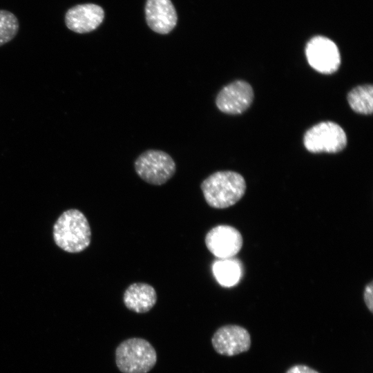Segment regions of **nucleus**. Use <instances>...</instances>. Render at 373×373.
Returning a JSON list of instances; mask_svg holds the SVG:
<instances>
[{
  "label": "nucleus",
  "instance_id": "nucleus-1",
  "mask_svg": "<svg viewBox=\"0 0 373 373\" xmlns=\"http://www.w3.org/2000/svg\"><path fill=\"white\" fill-rule=\"evenodd\" d=\"M206 202L215 209L234 205L244 195L247 186L244 178L232 171L215 172L200 185Z\"/></svg>",
  "mask_w": 373,
  "mask_h": 373
},
{
  "label": "nucleus",
  "instance_id": "nucleus-2",
  "mask_svg": "<svg viewBox=\"0 0 373 373\" xmlns=\"http://www.w3.org/2000/svg\"><path fill=\"white\" fill-rule=\"evenodd\" d=\"M53 238L65 251L79 253L85 250L91 240V229L86 217L76 209L65 211L55 222Z\"/></svg>",
  "mask_w": 373,
  "mask_h": 373
},
{
  "label": "nucleus",
  "instance_id": "nucleus-3",
  "mask_svg": "<svg viewBox=\"0 0 373 373\" xmlns=\"http://www.w3.org/2000/svg\"><path fill=\"white\" fill-rule=\"evenodd\" d=\"M156 362L154 347L144 338L126 339L115 350V363L122 373H148Z\"/></svg>",
  "mask_w": 373,
  "mask_h": 373
},
{
  "label": "nucleus",
  "instance_id": "nucleus-4",
  "mask_svg": "<svg viewBox=\"0 0 373 373\" xmlns=\"http://www.w3.org/2000/svg\"><path fill=\"white\" fill-rule=\"evenodd\" d=\"M175 169L171 156L160 150H147L135 162V170L139 177L153 185L165 184L174 175Z\"/></svg>",
  "mask_w": 373,
  "mask_h": 373
},
{
  "label": "nucleus",
  "instance_id": "nucleus-5",
  "mask_svg": "<svg viewBox=\"0 0 373 373\" xmlns=\"http://www.w3.org/2000/svg\"><path fill=\"white\" fill-rule=\"evenodd\" d=\"M303 144L312 153H337L347 144L344 130L333 122H322L308 129L303 137Z\"/></svg>",
  "mask_w": 373,
  "mask_h": 373
},
{
  "label": "nucleus",
  "instance_id": "nucleus-6",
  "mask_svg": "<svg viewBox=\"0 0 373 373\" xmlns=\"http://www.w3.org/2000/svg\"><path fill=\"white\" fill-rule=\"evenodd\" d=\"M305 55L309 64L323 74L336 72L341 64V55L336 44L323 36H316L307 44Z\"/></svg>",
  "mask_w": 373,
  "mask_h": 373
},
{
  "label": "nucleus",
  "instance_id": "nucleus-7",
  "mask_svg": "<svg viewBox=\"0 0 373 373\" xmlns=\"http://www.w3.org/2000/svg\"><path fill=\"white\" fill-rule=\"evenodd\" d=\"M215 351L221 355L233 356L247 352L251 345L249 332L238 325L219 327L211 338Z\"/></svg>",
  "mask_w": 373,
  "mask_h": 373
},
{
  "label": "nucleus",
  "instance_id": "nucleus-8",
  "mask_svg": "<svg viewBox=\"0 0 373 373\" xmlns=\"http://www.w3.org/2000/svg\"><path fill=\"white\" fill-rule=\"evenodd\" d=\"M204 241L209 251L219 259L233 257L240 251L243 243L240 231L226 224L212 228L207 233Z\"/></svg>",
  "mask_w": 373,
  "mask_h": 373
},
{
  "label": "nucleus",
  "instance_id": "nucleus-9",
  "mask_svg": "<svg viewBox=\"0 0 373 373\" xmlns=\"http://www.w3.org/2000/svg\"><path fill=\"white\" fill-rule=\"evenodd\" d=\"M254 99L251 85L243 80H236L224 86L218 93L216 104L222 113L237 115L247 110Z\"/></svg>",
  "mask_w": 373,
  "mask_h": 373
},
{
  "label": "nucleus",
  "instance_id": "nucleus-10",
  "mask_svg": "<svg viewBox=\"0 0 373 373\" xmlns=\"http://www.w3.org/2000/svg\"><path fill=\"white\" fill-rule=\"evenodd\" d=\"M104 9L99 5L88 3L77 4L67 10L64 23L70 30L85 34L97 29L103 22Z\"/></svg>",
  "mask_w": 373,
  "mask_h": 373
},
{
  "label": "nucleus",
  "instance_id": "nucleus-11",
  "mask_svg": "<svg viewBox=\"0 0 373 373\" xmlns=\"http://www.w3.org/2000/svg\"><path fill=\"white\" fill-rule=\"evenodd\" d=\"M145 15L149 28L162 35L169 33L178 21L176 11L171 0H147Z\"/></svg>",
  "mask_w": 373,
  "mask_h": 373
},
{
  "label": "nucleus",
  "instance_id": "nucleus-12",
  "mask_svg": "<svg viewBox=\"0 0 373 373\" xmlns=\"http://www.w3.org/2000/svg\"><path fill=\"white\" fill-rule=\"evenodd\" d=\"M157 299L154 287L144 283L130 285L123 295V302L126 307L137 314L150 311L155 305Z\"/></svg>",
  "mask_w": 373,
  "mask_h": 373
},
{
  "label": "nucleus",
  "instance_id": "nucleus-13",
  "mask_svg": "<svg viewBox=\"0 0 373 373\" xmlns=\"http://www.w3.org/2000/svg\"><path fill=\"white\" fill-rule=\"evenodd\" d=\"M213 273L220 285L224 287L235 285L241 276V267L236 259H219L213 265Z\"/></svg>",
  "mask_w": 373,
  "mask_h": 373
},
{
  "label": "nucleus",
  "instance_id": "nucleus-14",
  "mask_svg": "<svg viewBox=\"0 0 373 373\" xmlns=\"http://www.w3.org/2000/svg\"><path fill=\"white\" fill-rule=\"evenodd\" d=\"M347 101L351 108L361 114L370 115L373 111L372 85L358 86L347 95Z\"/></svg>",
  "mask_w": 373,
  "mask_h": 373
},
{
  "label": "nucleus",
  "instance_id": "nucleus-15",
  "mask_svg": "<svg viewBox=\"0 0 373 373\" xmlns=\"http://www.w3.org/2000/svg\"><path fill=\"white\" fill-rule=\"evenodd\" d=\"M19 30L16 15L7 10H0V46L12 40Z\"/></svg>",
  "mask_w": 373,
  "mask_h": 373
},
{
  "label": "nucleus",
  "instance_id": "nucleus-16",
  "mask_svg": "<svg viewBox=\"0 0 373 373\" xmlns=\"http://www.w3.org/2000/svg\"><path fill=\"white\" fill-rule=\"evenodd\" d=\"M364 301L365 303L370 311L373 312V283L370 282L367 285H366L364 291Z\"/></svg>",
  "mask_w": 373,
  "mask_h": 373
},
{
  "label": "nucleus",
  "instance_id": "nucleus-17",
  "mask_svg": "<svg viewBox=\"0 0 373 373\" xmlns=\"http://www.w3.org/2000/svg\"><path fill=\"white\" fill-rule=\"evenodd\" d=\"M285 373H319L314 369L305 365H295L289 367Z\"/></svg>",
  "mask_w": 373,
  "mask_h": 373
}]
</instances>
